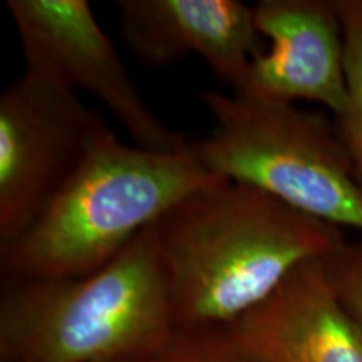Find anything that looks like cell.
Segmentation results:
<instances>
[{
  "label": "cell",
  "mask_w": 362,
  "mask_h": 362,
  "mask_svg": "<svg viewBox=\"0 0 362 362\" xmlns=\"http://www.w3.org/2000/svg\"><path fill=\"white\" fill-rule=\"evenodd\" d=\"M155 225L180 330L232 327L298 267L346 245L337 226L223 180L192 193Z\"/></svg>",
  "instance_id": "6da1fadb"
},
{
  "label": "cell",
  "mask_w": 362,
  "mask_h": 362,
  "mask_svg": "<svg viewBox=\"0 0 362 362\" xmlns=\"http://www.w3.org/2000/svg\"><path fill=\"white\" fill-rule=\"evenodd\" d=\"M175 334L156 225L86 277H2L0 362L143 361Z\"/></svg>",
  "instance_id": "7a4b0ae2"
},
{
  "label": "cell",
  "mask_w": 362,
  "mask_h": 362,
  "mask_svg": "<svg viewBox=\"0 0 362 362\" xmlns=\"http://www.w3.org/2000/svg\"><path fill=\"white\" fill-rule=\"evenodd\" d=\"M216 181L189 144L180 151H153L126 144L107 129L39 218L0 248V275L94 274L181 200Z\"/></svg>",
  "instance_id": "3957f363"
},
{
  "label": "cell",
  "mask_w": 362,
  "mask_h": 362,
  "mask_svg": "<svg viewBox=\"0 0 362 362\" xmlns=\"http://www.w3.org/2000/svg\"><path fill=\"white\" fill-rule=\"evenodd\" d=\"M200 101L215 126L189 146L211 175L362 233V188L327 117L235 93L205 90Z\"/></svg>",
  "instance_id": "277c9868"
},
{
  "label": "cell",
  "mask_w": 362,
  "mask_h": 362,
  "mask_svg": "<svg viewBox=\"0 0 362 362\" xmlns=\"http://www.w3.org/2000/svg\"><path fill=\"white\" fill-rule=\"evenodd\" d=\"M74 90L24 72L0 94V248L39 218L103 133Z\"/></svg>",
  "instance_id": "5b68a950"
},
{
  "label": "cell",
  "mask_w": 362,
  "mask_h": 362,
  "mask_svg": "<svg viewBox=\"0 0 362 362\" xmlns=\"http://www.w3.org/2000/svg\"><path fill=\"white\" fill-rule=\"evenodd\" d=\"M25 71L59 86L86 90L110 110L133 144L180 151L189 144L144 103L123 59L86 0H8Z\"/></svg>",
  "instance_id": "8992f818"
},
{
  "label": "cell",
  "mask_w": 362,
  "mask_h": 362,
  "mask_svg": "<svg viewBox=\"0 0 362 362\" xmlns=\"http://www.w3.org/2000/svg\"><path fill=\"white\" fill-rule=\"evenodd\" d=\"M253 12L269 47L253 59L233 93L285 104L304 99L341 117L347 107V83L337 2L260 0Z\"/></svg>",
  "instance_id": "52a82bcc"
},
{
  "label": "cell",
  "mask_w": 362,
  "mask_h": 362,
  "mask_svg": "<svg viewBox=\"0 0 362 362\" xmlns=\"http://www.w3.org/2000/svg\"><path fill=\"white\" fill-rule=\"evenodd\" d=\"M115 6L121 37L148 66L197 54L235 90L265 51L253 6L238 0H117Z\"/></svg>",
  "instance_id": "ba28073f"
},
{
  "label": "cell",
  "mask_w": 362,
  "mask_h": 362,
  "mask_svg": "<svg viewBox=\"0 0 362 362\" xmlns=\"http://www.w3.org/2000/svg\"><path fill=\"white\" fill-rule=\"evenodd\" d=\"M230 329L257 362H362V332L342 305L325 260L298 267Z\"/></svg>",
  "instance_id": "9c48e42d"
},
{
  "label": "cell",
  "mask_w": 362,
  "mask_h": 362,
  "mask_svg": "<svg viewBox=\"0 0 362 362\" xmlns=\"http://www.w3.org/2000/svg\"><path fill=\"white\" fill-rule=\"evenodd\" d=\"M346 45L347 107L337 133L362 188V0H337Z\"/></svg>",
  "instance_id": "30bf717a"
},
{
  "label": "cell",
  "mask_w": 362,
  "mask_h": 362,
  "mask_svg": "<svg viewBox=\"0 0 362 362\" xmlns=\"http://www.w3.org/2000/svg\"><path fill=\"white\" fill-rule=\"evenodd\" d=\"M156 362H257L232 329H176Z\"/></svg>",
  "instance_id": "8fae6325"
},
{
  "label": "cell",
  "mask_w": 362,
  "mask_h": 362,
  "mask_svg": "<svg viewBox=\"0 0 362 362\" xmlns=\"http://www.w3.org/2000/svg\"><path fill=\"white\" fill-rule=\"evenodd\" d=\"M325 264L342 305L362 332V237L356 243H346Z\"/></svg>",
  "instance_id": "7c38bea8"
},
{
  "label": "cell",
  "mask_w": 362,
  "mask_h": 362,
  "mask_svg": "<svg viewBox=\"0 0 362 362\" xmlns=\"http://www.w3.org/2000/svg\"><path fill=\"white\" fill-rule=\"evenodd\" d=\"M156 357H151V359H143V361H133V362H156Z\"/></svg>",
  "instance_id": "4fadbf2b"
}]
</instances>
